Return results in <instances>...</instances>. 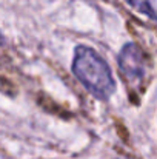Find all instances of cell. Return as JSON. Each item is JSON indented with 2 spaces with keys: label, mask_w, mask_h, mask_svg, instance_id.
Listing matches in <instances>:
<instances>
[{
  "label": "cell",
  "mask_w": 157,
  "mask_h": 159,
  "mask_svg": "<svg viewBox=\"0 0 157 159\" xmlns=\"http://www.w3.org/2000/svg\"><path fill=\"white\" fill-rule=\"evenodd\" d=\"M72 74L77 80L99 101H108L116 91V80L111 68L103 57L86 45H79L74 50Z\"/></svg>",
  "instance_id": "6da1fadb"
},
{
  "label": "cell",
  "mask_w": 157,
  "mask_h": 159,
  "mask_svg": "<svg viewBox=\"0 0 157 159\" xmlns=\"http://www.w3.org/2000/svg\"><path fill=\"white\" fill-rule=\"evenodd\" d=\"M119 68L120 73L129 82H140L145 74V59L143 51L137 43H126L119 53Z\"/></svg>",
  "instance_id": "7a4b0ae2"
},
{
  "label": "cell",
  "mask_w": 157,
  "mask_h": 159,
  "mask_svg": "<svg viewBox=\"0 0 157 159\" xmlns=\"http://www.w3.org/2000/svg\"><path fill=\"white\" fill-rule=\"evenodd\" d=\"M131 8H134L136 11H139L140 14L153 19V20H157V11L154 9L151 0H125Z\"/></svg>",
  "instance_id": "3957f363"
},
{
  "label": "cell",
  "mask_w": 157,
  "mask_h": 159,
  "mask_svg": "<svg viewBox=\"0 0 157 159\" xmlns=\"http://www.w3.org/2000/svg\"><path fill=\"white\" fill-rule=\"evenodd\" d=\"M5 43V36H3V33L0 31V45H3Z\"/></svg>",
  "instance_id": "277c9868"
}]
</instances>
